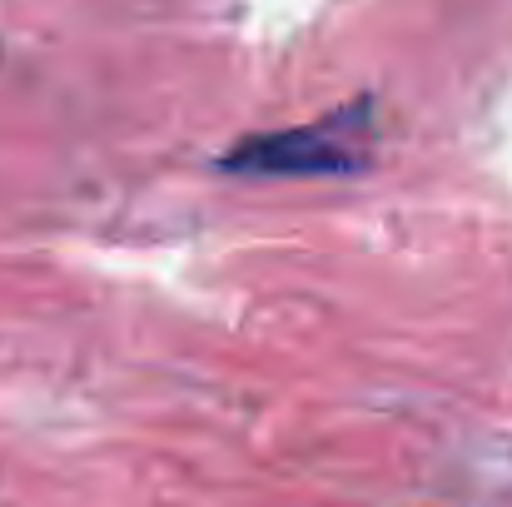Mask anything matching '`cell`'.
Returning <instances> with one entry per match:
<instances>
[{
	"label": "cell",
	"mask_w": 512,
	"mask_h": 507,
	"mask_svg": "<svg viewBox=\"0 0 512 507\" xmlns=\"http://www.w3.org/2000/svg\"><path fill=\"white\" fill-rule=\"evenodd\" d=\"M368 135V105H348L324 115L319 125H294L274 135H249L219 165L229 174H264V179H314V174H343L363 160Z\"/></svg>",
	"instance_id": "1"
}]
</instances>
